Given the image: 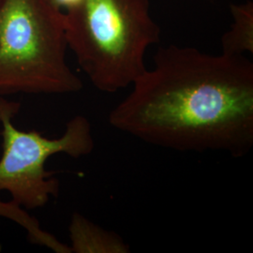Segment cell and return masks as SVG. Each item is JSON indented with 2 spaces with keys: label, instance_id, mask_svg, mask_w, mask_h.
Segmentation results:
<instances>
[{
  "label": "cell",
  "instance_id": "6da1fadb",
  "mask_svg": "<svg viewBox=\"0 0 253 253\" xmlns=\"http://www.w3.org/2000/svg\"><path fill=\"white\" fill-rule=\"evenodd\" d=\"M154 64L110 112L111 126L180 152H250L253 64L248 58L172 44L158 50Z\"/></svg>",
  "mask_w": 253,
  "mask_h": 253
},
{
  "label": "cell",
  "instance_id": "8992f818",
  "mask_svg": "<svg viewBox=\"0 0 253 253\" xmlns=\"http://www.w3.org/2000/svg\"><path fill=\"white\" fill-rule=\"evenodd\" d=\"M234 18L231 29L221 39L222 54L241 55L245 52L253 53V3L232 5Z\"/></svg>",
  "mask_w": 253,
  "mask_h": 253
},
{
  "label": "cell",
  "instance_id": "3957f363",
  "mask_svg": "<svg viewBox=\"0 0 253 253\" xmlns=\"http://www.w3.org/2000/svg\"><path fill=\"white\" fill-rule=\"evenodd\" d=\"M64 13L49 0H5L0 9V96L72 94L83 82L66 60Z\"/></svg>",
  "mask_w": 253,
  "mask_h": 253
},
{
  "label": "cell",
  "instance_id": "ba28073f",
  "mask_svg": "<svg viewBox=\"0 0 253 253\" xmlns=\"http://www.w3.org/2000/svg\"><path fill=\"white\" fill-rule=\"evenodd\" d=\"M50 3L54 6L56 9H70L78 6L82 2V0H49Z\"/></svg>",
  "mask_w": 253,
  "mask_h": 253
},
{
  "label": "cell",
  "instance_id": "5b68a950",
  "mask_svg": "<svg viewBox=\"0 0 253 253\" xmlns=\"http://www.w3.org/2000/svg\"><path fill=\"white\" fill-rule=\"evenodd\" d=\"M72 253H127L129 247L119 235L96 225L79 213H74L69 227Z\"/></svg>",
  "mask_w": 253,
  "mask_h": 253
},
{
  "label": "cell",
  "instance_id": "277c9868",
  "mask_svg": "<svg viewBox=\"0 0 253 253\" xmlns=\"http://www.w3.org/2000/svg\"><path fill=\"white\" fill-rule=\"evenodd\" d=\"M20 106L19 102L0 96V191H8L10 201L20 208L36 209L46 206L59 192V181L45 169L49 158L56 154L74 159L89 155L95 141L90 122L83 116L67 122L63 135L55 139L37 130H21L12 123Z\"/></svg>",
  "mask_w": 253,
  "mask_h": 253
},
{
  "label": "cell",
  "instance_id": "9c48e42d",
  "mask_svg": "<svg viewBox=\"0 0 253 253\" xmlns=\"http://www.w3.org/2000/svg\"><path fill=\"white\" fill-rule=\"evenodd\" d=\"M4 1H5V0H0V9H1V8H2V5H3Z\"/></svg>",
  "mask_w": 253,
  "mask_h": 253
},
{
  "label": "cell",
  "instance_id": "7a4b0ae2",
  "mask_svg": "<svg viewBox=\"0 0 253 253\" xmlns=\"http://www.w3.org/2000/svg\"><path fill=\"white\" fill-rule=\"evenodd\" d=\"M64 27L82 71L104 93L132 85L147 70V49L161 39L148 0H82L64 13Z\"/></svg>",
  "mask_w": 253,
  "mask_h": 253
},
{
  "label": "cell",
  "instance_id": "52a82bcc",
  "mask_svg": "<svg viewBox=\"0 0 253 253\" xmlns=\"http://www.w3.org/2000/svg\"><path fill=\"white\" fill-rule=\"evenodd\" d=\"M0 217H4L18 224L27 232L28 240L33 244L43 246L55 253H71V248L60 242L54 235L44 231L36 217H32L12 201L0 200Z\"/></svg>",
  "mask_w": 253,
  "mask_h": 253
}]
</instances>
